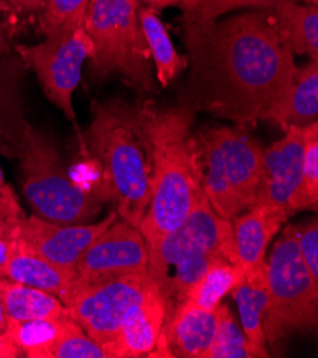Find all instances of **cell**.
Instances as JSON below:
<instances>
[{
  "label": "cell",
  "instance_id": "1",
  "mask_svg": "<svg viewBox=\"0 0 318 358\" xmlns=\"http://www.w3.org/2000/svg\"><path fill=\"white\" fill-rule=\"evenodd\" d=\"M190 66L180 103L247 127L268 120L291 86L294 55L281 45L271 9L186 23Z\"/></svg>",
  "mask_w": 318,
  "mask_h": 358
},
{
  "label": "cell",
  "instance_id": "2",
  "mask_svg": "<svg viewBox=\"0 0 318 358\" xmlns=\"http://www.w3.org/2000/svg\"><path fill=\"white\" fill-rule=\"evenodd\" d=\"M196 110L180 103L156 110L147 103V133L153 156L152 194L137 229L147 248L179 227L204 194L201 166L191 127Z\"/></svg>",
  "mask_w": 318,
  "mask_h": 358
},
{
  "label": "cell",
  "instance_id": "3",
  "mask_svg": "<svg viewBox=\"0 0 318 358\" xmlns=\"http://www.w3.org/2000/svg\"><path fill=\"white\" fill-rule=\"evenodd\" d=\"M92 113L85 134L86 148L101 170L104 187L116 204L119 219L137 227L152 194L153 156L147 104L94 101Z\"/></svg>",
  "mask_w": 318,
  "mask_h": 358
},
{
  "label": "cell",
  "instance_id": "4",
  "mask_svg": "<svg viewBox=\"0 0 318 358\" xmlns=\"http://www.w3.org/2000/svg\"><path fill=\"white\" fill-rule=\"evenodd\" d=\"M201 183L220 217L233 220L256 203L263 148L245 127H210L194 136Z\"/></svg>",
  "mask_w": 318,
  "mask_h": 358
},
{
  "label": "cell",
  "instance_id": "5",
  "mask_svg": "<svg viewBox=\"0 0 318 358\" xmlns=\"http://www.w3.org/2000/svg\"><path fill=\"white\" fill-rule=\"evenodd\" d=\"M17 159L23 194L36 217L59 226H78L100 213V196L70 178L53 143L31 124L23 134Z\"/></svg>",
  "mask_w": 318,
  "mask_h": 358
},
{
  "label": "cell",
  "instance_id": "6",
  "mask_svg": "<svg viewBox=\"0 0 318 358\" xmlns=\"http://www.w3.org/2000/svg\"><path fill=\"white\" fill-rule=\"evenodd\" d=\"M83 27L94 48L90 62L96 76H117L138 93L156 90L136 0H90Z\"/></svg>",
  "mask_w": 318,
  "mask_h": 358
},
{
  "label": "cell",
  "instance_id": "7",
  "mask_svg": "<svg viewBox=\"0 0 318 358\" xmlns=\"http://www.w3.org/2000/svg\"><path fill=\"white\" fill-rule=\"evenodd\" d=\"M267 271L266 340L275 348L294 331H311L318 321V280L303 262L294 238L284 231L275 243Z\"/></svg>",
  "mask_w": 318,
  "mask_h": 358
},
{
  "label": "cell",
  "instance_id": "8",
  "mask_svg": "<svg viewBox=\"0 0 318 358\" xmlns=\"http://www.w3.org/2000/svg\"><path fill=\"white\" fill-rule=\"evenodd\" d=\"M16 55L34 71L45 96L63 112L67 120L76 122L73 93L82 79V67L94 55L93 43L85 27L46 36L41 43L17 46Z\"/></svg>",
  "mask_w": 318,
  "mask_h": 358
},
{
  "label": "cell",
  "instance_id": "9",
  "mask_svg": "<svg viewBox=\"0 0 318 358\" xmlns=\"http://www.w3.org/2000/svg\"><path fill=\"white\" fill-rule=\"evenodd\" d=\"M149 273L97 282L80 281L64 304L68 317L113 358V348L127 313L141 300L152 284Z\"/></svg>",
  "mask_w": 318,
  "mask_h": 358
},
{
  "label": "cell",
  "instance_id": "10",
  "mask_svg": "<svg viewBox=\"0 0 318 358\" xmlns=\"http://www.w3.org/2000/svg\"><path fill=\"white\" fill-rule=\"evenodd\" d=\"M147 273L160 284L168 271L180 262L203 253H217L236 263L233 224L220 217L203 194L185 222L164 236L154 247L147 248Z\"/></svg>",
  "mask_w": 318,
  "mask_h": 358
},
{
  "label": "cell",
  "instance_id": "11",
  "mask_svg": "<svg viewBox=\"0 0 318 358\" xmlns=\"http://www.w3.org/2000/svg\"><path fill=\"white\" fill-rule=\"evenodd\" d=\"M149 253L137 227L116 220L85 252L76 271L82 281L97 282L133 274H146Z\"/></svg>",
  "mask_w": 318,
  "mask_h": 358
},
{
  "label": "cell",
  "instance_id": "12",
  "mask_svg": "<svg viewBox=\"0 0 318 358\" xmlns=\"http://www.w3.org/2000/svg\"><path fill=\"white\" fill-rule=\"evenodd\" d=\"M117 219L115 211L99 223L59 226L36 216L23 217L16 227L15 237L46 260L68 270H76L87 247Z\"/></svg>",
  "mask_w": 318,
  "mask_h": 358
},
{
  "label": "cell",
  "instance_id": "13",
  "mask_svg": "<svg viewBox=\"0 0 318 358\" xmlns=\"http://www.w3.org/2000/svg\"><path fill=\"white\" fill-rule=\"evenodd\" d=\"M307 129H289L284 137L263 150L254 204L281 211L289 217L287 207L301 177Z\"/></svg>",
  "mask_w": 318,
  "mask_h": 358
},
{
  "label": "cell",
  "instance_id": "14",
  "mask_svg": "<svg viewBox=\"0 0 318 358\" xmlns=\"http://www.w3.org/2000/svg\"><path fill=\"white\" fill-rule=\"evenodd\" d=\"M223 304L201 310L180 304L164 320L154 351L150 357L203 358L213 343Z\"/></svg>",
  "mask_w": 318,
  "mask_h": 358
},
{
  "label": "cell",
  "instance_id": "15",
  "mask_svg": "<svg viewBox=\"0 0 318 358\" xmlns=\"http://www.w3.org/2000/svg\"><path fill=\"white\" fill-rule=\"evenodd\" d=\"M3 277L56 296L63 304L80 285L76 270L60 267L31 250L20 238L10 243Z\"/></svg>",
  "mask_w": 318,
  "mask_h": 358
},
{
  "label": "cell",
  "instance_id": "16",
  "mask_svg": "<svg viewBox=\"0 0 318 358\" xmlns=\"http://www.w3.org/2000/svg\"><path fill=\"white\" fill-rule=\"evenodd\" d=\"M166 320V304L154 281L124 317L113 348V358H133L154 351Z\"/></svg>",
  "mask_w": 318,
  "mask_h": 358
},
{
  "label": "cell",
  "instance_id": "17",
  "mask_svg": "<svg viewBox=\"0 0 318 358\" xmlns=\"http://www.w3.org/2000/svg\"><path fill=\"white\" fill-rule=\"evenodd\" d=\"M287 219L284 213L254 204L231 220L236 263L244 274L266 267L267 247Z\"/></svg>",
  "mask_w": 318,
  "mask_h": 358
},
{
  "label": "cell",
  "instance_id": "18",
  "mask_svg": "<svg viewBox=\"0 0 318 358\" xmlns=\"http://www.w3.org/2000/svg\"><path fill=\"white\" fill-rule=\"evenodd\" d=\"M26 70L17 55L0 56V145L10 157H17L23 134L30 126L22 93Z\"/></svg>",
  "mask_w": 318,
  "mask_h": 358
},
{
  "label": "cell",
  "instance_id": "19",
  "mask_svg": "<svg viewBox=\"0 0 318 358\" xmlns=\"http://www.w3.org/2000/svg\"><path fill=\"white\" fill-rule=\"evenodd\" d=\"M268 122L284 131L318 123V62L296 67L287 96L271 112Z\"/></svg>",
  "mask_w": 318,
  "mask_h": 358
},
{
  "label": "cell",
  "instance_id": "20",
  "mask_svg": "<svg viewBox=\"0 0 318 358\" xmlns=\"http://www.w3.org/2000/svg\"><path fill=\"white\" fill-rule=\"evenodd\" d=\"M281 45L294 56L318 62V9L296 0H281L271 8Z\"/></svg>",
  "mask_w": 318,
  "mask_h": 358
},
{
  "label": "cell",
  "instance_id": "21",
  "mask_svg": "<svg viewBox=\"0 0 318 358\" xmlns=\"http://www.w3.org/2000/svg\"><path fill=\"white\" fill-rule=\"evenodd\" d=\"M0 306L13 321L68 317L66 306L56 296L5 277L0 278Z\"/></svg>",
  "mask_w": 318,
  "mask_h": 358
},
{
  "label": "cell",
  "instance_id": "22",
  "mask_svg": "<svg viewBox=\"0 0 318 358\" xmlns=\"http://www.w3.org/2000/svg\"><path fill=\"white\" fill-rule=\"evenodd\" d=\"M237 303L243 333L257 348L266 350L264 315L267 308V271L266 267L245 273L230 293Z\"/></svg>",
  "mask_w": 318,
  "mask_h": 358
},
{
  "label": "cell",
  "instance_id": "23",
  "mask_svg": "<svg viewBox=\"0 0 318 358\" xmlns=\"http://www.w3.org/2000/svg\"><path fill=\"white\" fill-rule=\"evenodd\" d=\"M137 17L156 67L157 80L166 87L189 67L187 57L175 50L156 10L150 8H137Z\"/></svg>",
  "mask_w": 318,
  "mask_h": 358
},
{
  "label": "cell",
  "instance_id": "24",
  "mask_svg": "<svg viewBox=\"0 0 318 358\" xmlns=\"http://www.w3.org/2000/svg\"><path fill=\"white\" fill-rule=\"evenodd\" d=\"M68 318L70 317L30 321L9 320L5 331L23 357L53 358V351L64 334Z\"/></svg>",
  "mask_w": 318,
  "mask_h": 358
},
{
  "label": "cell",
  "instance_id": "25",
  "mask_svg": "<svg viewBox=\"0 0 318 358\" xmlns=\"http://www.w3.org/2000/svg\"><path fill=\"white\" fill-rule=\"evenodd\" d=\"M243 277L244 271L237 264L220 257L207 268L183 304L201 310H215Z\"/></svg>",
  "mask_w": 318,
  "mask_h": 358
},
{
  "label": "cell",
  "instance_id": "26",
  "mask_svg": "<svg viewBox=\"0 0 318 358\" xmlns=\"http://www.w3.org/2000/svg\"><path fill=\"white\" fill-rule=\"evenodd\" d=\"M268 351L257 348L238 329L227 306L223 304L213 343L203 358H267Z\"/></svg>",
  "mask_w": 318,
  "mask_h": 358
},
{
  "label": "cell",
  "instance_id": "27",
  "mask_svg": "<svg viewBox=\"0 0 318 358\" xmlns=\"http://www.w3.org/2000/svg\"><path fill=\"white\" fill-rule=\"evenodd\" d=\"M318 207V123L308 126L304 145L301 177L294 192L287 213L289 217L297 211L314 210Z\"/></svg>",
  "mask_w": 318,
  "mask_h": 358
},
{
  "label": "cell",
  "instance_id": "28",
  "mask_svg": "<svg viewBox=\"0 0 318 358\" xmlns=\"http://www.w3.org/2000/svg\"><path fill=\"white\" fill-rule=\"evenodd\" d=\"M90 0H49L41 16V29L45 36L83 27Z\"/></svg>",
  "mask_w": 318,
  "mask_h": 358
},
{
  "label": "cell",
  "instance_id": "29",
  "mask_svg": "<svg viewBox=\"0 0 318 358\" xmlns=\"http://www.w3.org/2000/svg\"><path fill=\"white\" fill-rule=\"evenodd\" d=\"M281 0H193L185 9L186 23H210L237 9H271Z\"/></svg>",
  "mask_w": 318,
  "mask_h": 358
},
{
  "label": "cell",
  "instance_id": "30",
  "mask_svg": "<svg viewBox=\"0 0 318 358\" xmlns=\"http://www.w3.org/2000/svg\"><path fill=\"white\" fill-rule=\"evenodd\" d=\"M53 358H112L103 345L94 341L73 321L67 320L66 330L53 351Z\"/></svg>",
  "mask_w": 318,
  "mask_h": 358
},
{
  "label": "cell",
  "instance_id": "31",
  "mask_svg": "<svg viewBox=\"0 0 318 358\" xmlns=\"http://www.w3.org/2000/svg\"><path fill=\"white\" fill-rule=\"evenodd\" d=\"M296 241L297 248L303 262L305 263L310 273L318 280V222L312 219L311 222L290 224L286 230Z\"/></svg>",
  "mask_w": 318,
  "mask_h": 358
},
{
  "label": "cell",
  "instance_id": "32",
  "mask_svg": "<svg viewBox=\"0 0 318 358\" xmlns=\"http://www.w3.org/2000/svg\"><path fill=\"white\" fill-rule=\"evenodd\" d=\"M23 217L26 216L10 186L0 189V236L15 240L16 227Z\"/></svg>",
  "mask_w": 318,
  "mask_h": 358
},
{
  "label": "cell",
  "instance_id": "33",
  "mask_svg": "<svg viewBox=\"0 0 318 358\" xmlns=\"http://www.w3.org/2000/svg\"><path fill=\"white\" fill-rule=\"evenodd\" d=\"M49 0H0V12L16 17L42 16Z\"/></svg>",
  "mask_w": 318,
  "mask_h": 358
},
{
  "label": "cell",
  "instance_id": "34",
  "mask_svg": "<svg viewBox=\"0 0 318 358\" xmlns=\"http://www.w3.org/2000/svg\"><path fill=\"white\" fill-rule=\"evenodd\" d=\"M23 357L20 350L6 334V331L0 333V358H19Z\"/></svg>",
  "mask_w": 318,
  "mask_h": 358
},
{
  "label": "cell",
  "instance_id": "35",
  "mask_svg": "<svg viewBox=\"0 0 318 358\" xmlns=\"http://www.w3.org/2000/svg\"><path fill=\"white\" fill-rule=\"evenodd\" d=\"M140 2L149 5L153 10H161L170 6H182L183 0H140Z\"/></svg>",
  "mask_w": 318,
  "mask_h": 358
},
{
  "label": "cell",
  "instance_id": "36",
  "mask_svg": "<svg viewBox=\"0 0 318 358\" xmlns=\"http://www.w3.org/2000/svg\"><path fill=\"white\" fill-rule=\"evenodd\" d=\"M9 53V45L6 41V33H5V27L3 23H0V56Z\"/></svg>",
  "mask_w": 318,
  "mask_h": 358
},
{
  "label": "cell",
  "instance_id": "37",
  "mask_svg": "<svg viewBox=\"0 0 318 358\" xmlns=\"http://www.w3.org/2000/svg\"><path fill=\"white\" fill-rule=\"evenodd\" d=\"M8 323H9V318L3 310V307L0 306V333H3L8 327Z\"/></svg>",
  "mask_w": 318,
  "mask_h": 358
},
{
  "label": "cell",
  "instance_id": "38",
  "mask_svg": "<svg viewBox=\"0 0 318 358\" xmlns=\"http://www.w3.org/2000/svg\"><path fill=\"white\" fill-rule=\"evenodd\" d=\"M6 186H9V185H8L6 180H5V174H3L2 167H0V189H3V187H6Z\"/></svg>",
  "mask_w": 318,
  "mask_h": 358
},
{
  "label": "cell",
  "instance_id": "39",
  "mask_svg": "<svg viewBox=\"0 0 318 358\" xmlns=\"http://www.w3.org/2000/svg\"><path fill=\"white\" fill-rule=\"evenodd\" d=\"M297 2V0H296ZM300 2H304L305 5H310V6H317L318 5V0H300Z\"/></svg>",
  "mask_w": 318,
  "mask_h": 358
},
{
  "label": "cell",
  "instance_id": "40",
  "mask_svg": "<svg viewBox=\"0 0 318 358\" xmlns=\"http://www.w3.org/2000/svg\"><path fill=\"white\" fill-rule=\"evenodd\" d=\"M191 3H193V0H183V2H182V8H183V10H185L186 8H189Z\"/></svg>",
  "mask_w": 318,
  "mask_h": 358
}]
</instances>
